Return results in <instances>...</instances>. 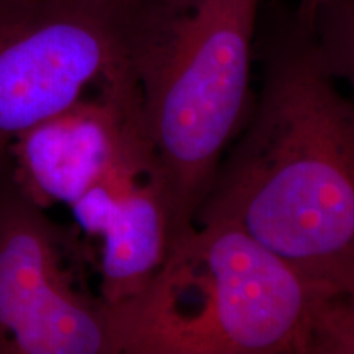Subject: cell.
Segmentation results:
<instances>
[{
  "label": "cell",
  "instance_id": "3",
  "mask_svg": "<svg viewBox=\"0 0 354 354\" xmlns=\"http://www.w3.org/2000/svg\"><path fill=\"white\" fill-rule=\"evenodd\" d=\"M317 289L236 225H194L143 289L104 305L107 354H305Z\"/></svg>",
  "mask_w": 354,
  "mask_h": 354
},
{
  "label": "cell",
  "instance_id": "1",
  "mask_svg": "<svg viewBox=\"0 0 354 354\" xmlns=\"http://www.w3.org/2000/svg\"><path fill=\"white\" fill-rule=\"evenodd\" d=\"M258 57L256 102L194 225H236L312 286L354 295V100L297 12L272 21Z\"/></svg>",
  "mask_w": 354,
  "mask_h": 354
},
{
  "label": "cell",
  "instance_id": "10",
  "mask_svg": "<svg viewBox=\"0 0 354 354\" xmlns=\"http://www.w3.org/2000/svg\"><path fill=\"white\" fill-rule=\"evenodd\" d=\"M107 2H112L115 6H120V7H128L131 6V3L138 2V0H107Z\"/></svg>",
  "mask_w": 354,
  "mask_h": 354
},
{
  "label": "cell",
  "instance_id": "7",
  "mask_svg": "<svg viewBox=\"0 0 354 354\" xmlns=\"http://www.w3.org/2000/svg\"><path fill=\"white\" fill-rule=\"evenodd\" d=\"M140 120L138 87L125 69L94 97L21 131L8 153L13 179L43 209L71 207L109 169Z\"/></svg>",
  "mask_w": 354,
  "mask_h": 354
},
{
  "label": "cell",
  "instance_id": "5",
  "mask_svg": "<svg viewBox=\"0 0 354 354\" xmlns=\"http://www.w3.org/2000/svg\"><path fill=\"white\" fill-rule=\"evenodd\" d=\"M0 167V354H107L104 304L77 282V246Z\"/></svg>",
  "mask_w": 354,
  "mask_h": 354
},
{
  "label": "cell",
  "instance_id": "2",
  "mask_svg": "<svg viewBox=\"0 0 354 354\" xmlns=\"http://www.w3.org/2000/svg\"><path fill=\"white\" fill-rule=\"evenodd\" d=\"M261 6L263 0H138L123 12L128 68L165 185L171 245L194 227L250 113Z\"/></svg>",
  "mask_w": 354,
  "mask_h": 354
},
{
  "label": "cell",
  "instance_id": "8",
  "mask_svg": "<svg viewBox=\"0 0 354 354\" xmlns=\"http://www.w3.org/2000/svg\"><path fill=\"white\" fill-rule=\"evenodd\" d=\"M305 20L326 68L354 94V0H300Z\"/></svg>",
  "mask_w": 354,
  "mask_h": 354
},
{
  "label": "cell",
  "instance_id": "9",
  "mask_svg": "<svg viewBox=\"0 0 354 354\" xmlns=\"http://www.w3.org/2000/svg\"><path fill=\"white\" fill-rule=\"evenodd\" d=\"M305 354H354V295L315 290L308 307Z\"/></svg>",
  "mask_w": 354,
  "mask_h": 354
},
{
  "label": "cell",
  "instance_id": "4",
  "mask_svg": "<svg viewBox=\"0 0 354 354\" xmlns=\"http://www.w3.org/2000/svg\"><path fill=\"white\" fill-rule=\"evenodd\" d=\"M107 0H0V167L21 131L128 68Z\"/></svg>",
  "mask_w": 354,
  "mask_h": 354
},
{
  "label": "cell",
  "instance_id": "6",
  "mask_svg": "<svg viewBox=\"0 0 354 354\" xmlns=\"http://www.w3.org/2000/svg\"><path fill=\"white\" fill-rule=\"evenodd\" d=\"M69 209L77 227L100 241L102 304L143 289L171 246L165 185L143 123L131 127L109 169Z\"/></svg>",
  "mask_w": 354,
  "mask_h": 354
}]
</instances>
